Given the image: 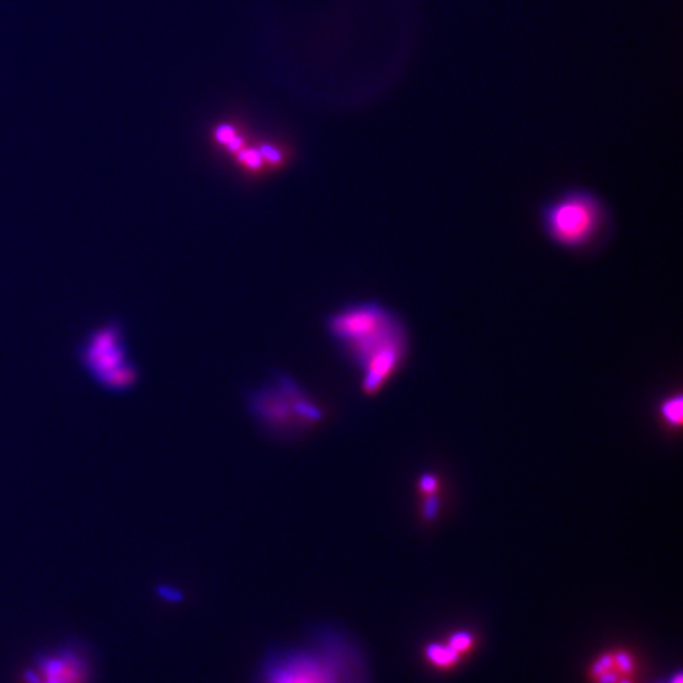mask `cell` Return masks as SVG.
<instances>
[{
  "instance_id": "12",
  "label": "cell",
  "mask_w": 683,
  "mask_h": 683,
  "mask_svg": "<svg viewBox=\"0 0 683 683\" xmlns=\"http://www.w3.org/2000/svg\"><path fill=\"white\" fill-rule=\"evenodd\" d=\"M619 663H620V666H622V668L625 669V671H628V669H631V660H630V658L627 657V655H620Z\"/></svg>"
},
{
  "instance_id": "1",
  "label": "cell",
  "mask_w": 683,
  "mask_h": 683,
  "mask_svg": "<svg viewBox=\"0 0 683 683\" xmlns=\"http://www.w3.org/2000/svg\"><path fill=\"white\" fill-rule=\"evenodd\" d=\"M328 333L358 367L366 393H377L407 356V331L400 318L377 302H355L328 318Z\"/></svg>"
},
{
  "instance_id": "3",
  "label": "cell",
  "mask_w": 683,
  "mask_h": 683,
  "mask_svg": "<svg viewBox=\"0 0 683 683\" xmlns=\"http://www.w3.org/2000/svg\"><path fill=\"white\" fill-rule=\"evenodd\" d=\"M608 223L600 198L587 190H571L544 208L543 228L563 249L582 250L598 241Z\"/></svg>"
},
{
  "instance_id": "10",
  "label": "cell",
  "mask_w": 683,
  "mask_h": 683,
  "mask_svg": "<svg viewBox=\"0 0 683 683\" xmlns=\"http://www.w3.org/2000/svg\"><path fill=\"white\" fill-rule=\"evenodd\" d=\"M435 487H437V480H435L434 476L426 475L421 478V489L426 494H434Z\"/></svg>"
},
{
  "instance_id": "7",
  "label": "cell",
  "mask_w": 683,
  "mask_h": 683,
  "mask_svg": "<svg viewBox=\"0 0 683 683\" xmlns=\"http://www.w3.org/2000/svg\"><path fill=\"white\" fill-rule=\"evenodd\" d=\"M427 657H429V660H431L432 663H435V665L450 666L453 665L454 661L459 657V652H456L450 644H448V646H438V644H434V646L427 649Z\"/></svg>"
},
{
  "instance_id": "9",
  "label": "cell",
  "mask_w": 683,
  "mask_h": 683,
  "mask_svg": "<svg viewBox=\"0 0 683 683\" xmlns=\"http://www.w3.org/2000/svg\"><path fill=\"white\" fill-rule=\"evenodd\" d=\"M450 646L453 647L456 652L461 653L462 650H467L468 647L472 646V636L467 633H457L456 636L451 638Z\"/></svg>"
},
{
  "instance_id": "8",
  "label": "cell",
  "mask_w": 683,
  "mask_h": 683,
  "mask_svg": "<svg viewBox=\"0 0 683 683\" xmlns=\"http://www.w3.org/2000/svg\"><path fill=\"white\" fill-rule=\"evenodd\" d=\"M663 416L671 424H680L682 421V399L680 396L672 397L663 404Z\"/></svg>"
},
{
  "instance_id": "14",
  "label": "cell",
  "mask_w": 683,
  "mask_h": 683,
  "mask_svg": "<svg viewBox=\"0 0 683 683\" xmlns=\"http://www.w3.org/2000/svg\"><path fill=\"white\" fill-rule=\"evenodd\" d=\"M623 683H627V682H623Z\"/></svg>"
},
{
  "instance_id": "2",
  "label": "cell",
  "mask_w": 683,
  "mask_h": 683,
  "mask_svg": "<svg viewBox=\"0 0 683 683\" xmlns=\"http://www.w3.org/2000/svg\"><path fill=\"white\" fill-rule=\"evenodd\" d=\"M363 653L347 634L320 628L295 646L271 650L257 683H369Z\"/></svg>"
},
{
  "instance_id": "11",
  "label": "cell",
  "mask_w": 683,
  "mask_h": 683,
  "mask_svg": "<svg viewBox=\"0 0 683 683\" xmlns=\"http://www.w3.org/2000/svg\"><path fill=\"white\" fill-rule=\"evenodd\" d=\"M438 511V500L435 497L427 500L426 506H424V514H426L427 519H434L435 514Z\"/></svg>"
},
{
  "instance_id": "6",
  "label": "cell",
  "mask_w": 683,
  "mask_h": 683,
  "mask_svg": "<svg viewBox=\"0 0 683 683\" xmlns=\"http://www.w3.org/2000/svg\"><path fill=\"white\" fill-rule=\"evenodd\" d=\"M92 661L84 647L68 644L35 661L26 672V683H91Z\"/></svg>"
},
{
  "instance_id": "13",
  "label": "cell",
  "mask_w": 683,
  "mask_h": 683,
  "mask_svg": "<svg viewBox=\"0 0 683 683\" xmlns=\"http://www.w3.org/2000/svg\"><path fill=\"white\" fill-rule=\"evenodd\" d=\"M671 683H682V679H680V676H676V679H674V682Z\"/></svg>"
},
{
  "instance_id": "4",
  "label": "cell",
  "mask_w": 683,
  "mask_h": 683,
  "mask_svg": "<svg viewBox=\"0 0 683 683\" xmlns=\"http://www.w3.org/2000/svg\"><path fill=\"white\" fill-rule=\"evenodd\" d=\"M249 407L258 423L277 435H295L321 419L317 404L288 377L252 391Z\"/></svg>"
},
{
  "instance_id": "5",
  "label": "cell",
  "mask_w": 683,
  "mask_h": 683,
  "mask_svg": "<svg viewBox=\"0 0 683 683\" xmlns=\"http://www.w3.org/2000/svg\"><path fill=\"white\" fill-rule=\"evenodd\" d=\"M80 361L95 382L113 393L129 391L140 378V370L129 359L124 329L117 323L87 334L80 347Z\"/></svg>"
}]
</instances>
